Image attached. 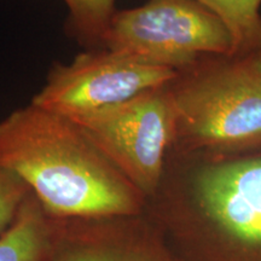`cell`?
Returning a JSON list of instances; mask_svg holds the SVG:
<instances>
[{"mask_svg":"<svg viewBox=\"0 0 261 261\" xmlns=\"http://www.w3.org/2000/svg\"><path fill=\"white\" fill-rule=\"evenodd\" d=\"M0 167L18 175L54 219L145 211V196L79 127L32 103L0 121Z\"/></svg>","mask_w":261,"mask_h":261,"instance_id":"2","label":"cell"},{"mask_svg":"<svg viewBox=\"0 0 261 261\" xmlns=\"http://www.w3.org/2000/svg\"><path fill=\"white\" fill-rule=\"evenodd\" d=\"M104 48L179 71L204 56H233L226 25L196 0H148L114 14Z\"/></svg>","mask_w":261,"mask_h":261,"instance_id":"4","label":"cell"},{"mask_svg":"<svg viewBox=\"0 0 261 261\" xmlns=\"http://www.w3.org/2000/svg\"><path fill=\"white\" fill-rule=\"evenodd\" d=\"M144 212L180 261H261V150L169 148Z\"/></svg>","mask_w":261,"mask_h":261,"instance_id":"1","label":"cell"},{"mask_svg":"<svg viewBox=\"0 0 261 261\" xmlns=\"http://www.w3.org/2000/svg\"><path fill=\"white\" fill-rule=\"evenodd\" d=\"M46 261H180L144 213L50 218Z\"/></svg>","mask_w":261,"mask_h":261,"instance_id":"7","label":"cell"},{"mask_svg":"<svg viewBox=\"0 0 261 261\" xmlns=\"http://www.w3.org/2000/svg\"><path fill=\"white\" fill-rule=\"evenodd\" d=\"M219 17L230 32L234 55L252 44L259 31L261 0H196Z\"/></svg>","mask_w":261,"mask_h":261,"instance_id":"9","label":"cell"},{"mask_svg":"<svg viewBox=\"0 0 261 261\" xmlns=\"http://www.w3.org/2000/svg\"><path fill=\"white\" fill-rule=\"evenodd\" d=\"M69 120L146 200L154 194L174 136L166 85Z\"/></svg>","mask_w":261,"mask_h":261,"instance_id":"5","label":"cell"},{"mask_svg":"<svg viewBox=\"0 0 261 261\" xmlns=\"http://www.w3.org/2000/svg\"><path fill=\"white\" fill-rule=\"evenodd\" d=\"M237 56L242 57L248 64L252 65L257 73L261 74V22L259 31H257L252 44L246 50L238 54Z\"/></svg>","mask_w":261,"mask_h":261,"instance_id":"12","label":"cell"},{"mask_svg":"<svg viewBox=\"0 0 261 261\" xmlns=\"http://www.w3.org/2000/svg\"><path fill=\"white\" fill-rule=\"evenodd\" d=\"M69 22L79 37L102 44L115 10L116 0H63Z\"/></svg>","mask_w":261,"mask_h":261,"instance_id":"10","label":"cell"},{"mask_svg":"<svg viewBox=\"0 0 261 261\" xmlns=\"http://www.w3.org/2000/svg\"><path fill=\"white\" fill-rule=\"evenodd\" d=\"M166 89L174 113L169 148L210 154L261 150V74L242 57H202Z\"/></svg>","mask_w":261,"mask_h":261,"instance_id":"3","label":"cell"},{"mask_svg":"<svg viewBox=\"0 0 261 261\" xmlns=\"http://www.w3.org/2000/svg\"><path fill=\"white\" fill-rule=\"evenodd\" d=\"M31 192L18 175L0 167V236L14 223L19 208Z\"/></svg>","mask_w":261,"mask_h":261,"instance_id":"11","label":"cell"},{"mask_svg":"<svg viewBox=\"0 0 261 261\" xmlns=\"http://www.w3.org/2000/svg\"><path fill=\"white\" fill-rule=\"evenodd\" d=\"M177 74L108 48L85 52L55 65L31 103L71 119L165 86Z\"/></svg>","mask_w":261,"mask_h":261,"instance_id":"6","label":"cell"},{"mask_svg":"<svg viewBox=\"0 0 261 261\" xmlns=\"http://www.w3.org/2000/svg\"><path fill=\"white\" fill-rule=\"evenodd\" d=\"M50 217L31 192L14 223L0 236V261H46Z\"/></svg>","mask_w":261,"mask_h":261,"instance_id":"8","label":"cell"}]
</instances>
